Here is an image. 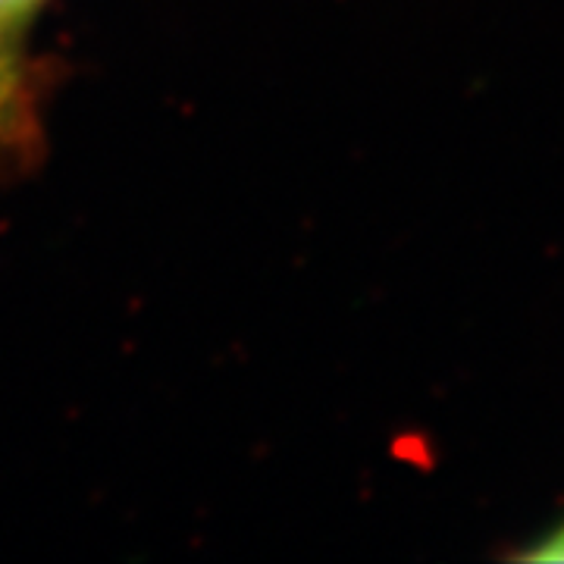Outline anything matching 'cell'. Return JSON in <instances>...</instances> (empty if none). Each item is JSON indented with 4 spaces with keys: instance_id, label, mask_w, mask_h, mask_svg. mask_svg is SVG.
<instances>
[{
    "instance_id": "6da1fadb",
    "label": "cell",
    "mask_w": 564,
    "mask_h": 564,
    "mask_svg": "<svg viewBox=\"0 0 564 564\" xmlns=\"http://www.w3.org/2000/svg\"><path fill=\"white\" fill-rule=\"evenodd\" d=\"M22 29L0 13V144L13 154L35 141V88L25 76Z\"/></svg>"
},
{
    "instance_id": "7a4b0ae2",
    "label": "cell",
    "mask_w": 564,
    "mask_h": 564,
    "mask_svg": "<svg viewBox=\"0 0 564 564\" xmlns=\"http://www.w3.org/2000/svg\"><path fill=\"white\" fill-rule=\"evenodd\" d=\"M44 3H47V0H0V13L13 22L17 29L25 32V25L32 22V17L39 13Z\"/></svg>"
},
{
    "instance_id": "3957f363",
    "label": "cell",
    "mask_w": 564,
    "mask_h": 564,
    "mask_svg": "<svg viewBox=\"0 0 564 564\" xmlns=\"http://www.w3.org/2000/svg\"><path fill=\"white\" fill-rule=\"evenodd\" d=\"M524 558H564V521L552 533H545L543 543H536Z\"/></svg>"
}]
</instances>
